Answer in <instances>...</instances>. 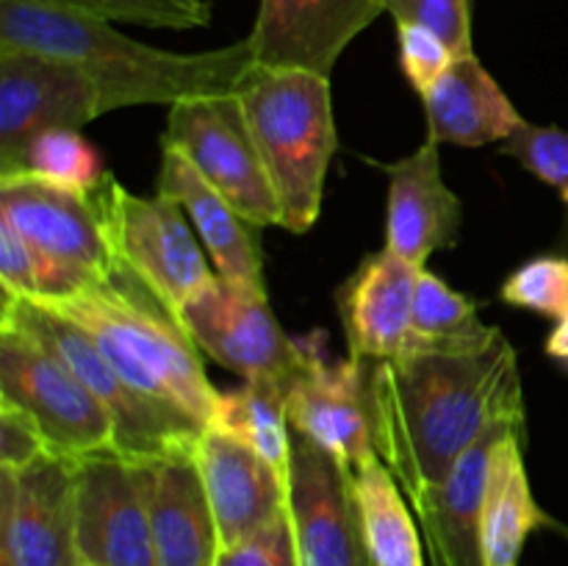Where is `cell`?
Here are the masks:
<instances>
[{"label": "cell", "instance_id": "obj_8", "mask_svg": "<svg viewBox=\"0 0 568 566\" xmlns=\"http://www.w3.org/2000/svg\"><path fill=\"white\" fill-rule=\"evenodd\" d=\"M0 403L31 416L59 458L116 449L114 422L103 403L55 355L11 331H0Z\"/></svg>", "mask_w": 568, "mask_h": 566}, {"label": "cell", "instance_id": "obj_21", "mask_svg": "<svg viewBox=\"0 0 568 566\" xmlns=\"http://www.w3.org/2000/svg\"><path fill=\"white\" fill-rule=\"evenodd\" d=\"M425 266H414L392 250L366 255L358 270L338 289V316L347 336L349 358H397L410 336L416 277Z\"/></svg>", "mask_w": 568, "mask_h": 566}, {"label": "cell", "instance_id": "obj_32", "mask_svg": "<svg viewBox=\"0 0 568 566\" xmlns=\"http://www.w3.org/2000/svg\"><path fill=\"white\" fill-rule=\"evenodd\" d=\"M386 11L394 22H416L430 28L453 48L455 55L475 53L469 0H388Z\"/></svg>", "mask_w": 568, "mask_h": 566}, {"label": "cell", "instance_id": "obj_35", "mask_svg": "<svg viewBox=\"0 0 568 566\" xmlns=\"http://www.w3.org/2000/svg\"><path fill=\"white\" fill-rule=\"evenodd\" d=\"M44 455H53L31 416L14 405L0 403V469H26Z\"/></svg>", "mask_w": 568, "mask_h": 566}, {"label": "cell", "instance_id": "obj_1", "mask_svg": "<svg viewBox=\"0 0 568 566\" xmlns=\"http://www.w3.org/2000/svg\"><path fill=\"white\" fill-rule=\"evenodd\" d=\"M516 408H525L519 364L503 331L477 347L403 350L369 364L372 444L408 499L442 483Z\"/></svg>", "mask_w": 568, "mask_h": 566}, {"label": "cell", "instance_id": "obj_24", "mask_svg": "<svg viewBox=\"0 0 568 566\" xmlns=\"http://www.w3.org/2000/svg\"><path fill=\"white\" fill-rule=\"evenodd\" d=\"M525 425L514 427L494 449L491 477L483 505V560L486 566H519L527 536L560 527L536 503L525 466Z\"/></svg>", "mask_w": 568, "mask_h": 566}, {"label": "cell", "instance_id": "obj_12", "mask_svg": "<svg viewBox=\"0 0 568 566\" xmlns=\"http://www.w3.org/2000/svg\"><path fill=\"white\" fill-rule=\"evenodd\" d=\"M75 544L87 566H159L136 461L116 449L75 461Z\"/></svg>", "mask_w": 568, "mask_h": 566}, {"label": "cell", "instance_id": "obj_19", "mask_svg": "<svg viewBox=\"0 0 568 566\" xmlns=\"http://www.w3.org/2000/svg\"><path fill=\"white\" fill-rule=\"evenodd\" d=\"M159 566H216L220 527L194 449L136 461Z\"/></svg>", "mask_w": 568, "mask_h": 566}, {"label": "cell", "instance_id": "obj_3", "mask_svg": "<svg viewBox=\"0 0 568 566\" xmlns=\"http://www.w3.org/2000/svg\"><path fill=\"white\" fill-rule=\"evenodd\" d=\"M48 305L81 325L131 386L175 405L197 425H211L220 392L211 386L197 347L131 272L120 266L109 281Z\"/></svg>", "mask_w": 568, "mask_h": 566}, {"label": "cell", "instance_id": "obj_15", "mask_svg": "<svg viewBox=\"0 0 568 566\" xmlns=\"http://www.w3.org/2000/svg\"><path fill=\"white\" fill-rule=\"evenodd\" d=\"M388 0H261L247 42L258 67L331 78L347 44L386 11Z\"/></svg>", "mask_w": 568, "mask_h": 566}, {"label": "cell", "instance_id": "obj_7", "mask_svg": "<svg viewBox=\"0 0 568 566\" xmlns=\"http://www.w3.org/2000/svg\"><path fill=\"white\" fill-rule=\"evenodd\" d=\"M116 264L131 272L166 311H178L203 292L216 272L200 250L186 211L170 194H131L114 175H105L94 192Z\"/></svg>", "mask_w": 568, "mask_h": 566}, {"label": "cell", "instance_id": "obj_33", "mask_svg": "<svg viewBox=\"0 0 568 566\" xmlns=\"http://www.w3.org/2000/svg\"><path fill=\"white\" fill-rule=\"evenodd\" d=\"M399 64L419 98H425L438 78L453 67L455 53L438 33L416 22H397Z\"/></svg>", "mask_w": 568, "mask_h": 566}, {"label": "cell", "instance_id": "obj_10", "mask_svg": "<svg viewBox=\"0 0 568 566\" xmlns=\"http://www.w3.org/2000/svg\"><path fill=\"white\" fill-rule=\"evenodd\" d=\"M178 322L194 347L244 381L292 383L308 366L311 338L283 333L266 292L220 275L178 311Z\"/></svg>", "mask_w": 568, "mask_h": 566}, {"label": "cell", "instance_id": "obj_2", "mask_svg": "<svg viewBox=\"0 0 568 566\" xmlns=\"http://www.w3.org/2000/svg\"><path fill=\"white\" fill-rule=\"evenodd\" d=\"M0 50H31L78 64L98 89L100 114L233 94L255 64L247 39L205 53H172L48 0H0Z\"/></svg>", "mask_w": 568, "mask_h": 566}, {"label": "cell", "instance_id": "obj_37", "mask_svg": "<svg viewBox=\"0 0 568 566\" xmlns=\"http://www.w3.org/2000/svg\"><path fill=\"white\" fill-rule=\"evenodd\" d=\"M544 353H547L555 364H560L568 372V316L566 320L555 322V327L549 331L547 342H544Z\"/></svg>", "mask_w": 568, "mask_h": 566}, {"label": "cell", "instance_id": "obj_17", "mask_svg": "<svg viewBox=\"0 0 568 566\" xmlns=\"http://www.w3.org/2000/svg\"><path fill=\"white\" fill-rule=\"evenodd\" d=\"M294 433L320 444L349 472L375 455L369 411V364L358 358L327 361L311 338L308 366L288 388Z\"/></svg>", "mask_w": 568, "mask_h": 566}, {"label": "cell", "instance_id": "obj_29", "mask_svg": "<svg viewBox=\"0 0 568 566\" xmlns=\"http://www.w3.org/2000/svg\"><path fill=\"white\" fill-rule=\"evenodd\" d=\"M503 303L514 309L532 311L547 320H566L568 316V259L558 253L536 255L525 261L519 270L510 272L499 286Z\"/></svg>", "mask_w": 568, "mask_h": 566}, {"label": "cell", "instance_id": "obj_4", "mask_svg": "<svg viewBox=\"0 0 568 566\" xmlns=\"http://www.w3.org/2000/svg\"><path fill=\"white\" fill-rule=\"evenodd\" d=\"M233 94L275 189L281 228L311 231L320 220L325 175L336 153L331 78L253 64Z\"/></svg>", "mask_w": 568, "mask_h": 566}, {"label": "cell", "instance_id": "obj_6", "mask_svg": "<svg viewBox=\"0 0 568 566\" xmlns=\"http://www.w3.org/2000/svg\"><path fill=\"white\" fill-rule=\"evenodd\" d=\"M0 222L37 259L39 300H67L120 270L94 194L33 175L0 178Z\"/></svg>", "mask_w": 568, "mask_h": 566}, {"label": "cell", "instance_id": "obj_25", "mask_svg": "<svg viewBox=\"0 0 568 566\" xmlns=\"http://www.w3.org/2000/svg\"><path fill=\"white\" fill-rule=\"evenodd\" d=\"M399 488L377 453L353 469L366 549L375 566H425V542Z\"/></svg>", "mask_w": 568, "mask_h": 566}, {"label": "cell", "instance_id": "obj_36", "mask_svg": "<svg viewBox=\"0 0 568 566\" xmlns=\"http://www.w3.org/2000/svg\"><path fill=\"white\" fill-rule=\"evenodd\" d=\"M0 283L11 297L39 300V266L28 244L0 222Z\"/></svg>", "mask_w": 568, "mask_h": 566}, {"label": "cell", "instance_id": "obj_23", "mask_svg": "<svg viewBox=\"0 0 568 566\" xmlns=\"http://www.w3.org/2000/svg\"><path fill=\"white\" fill-rule=\"evenodd\" d=\"M422 103L427 111V139L438 144L483 148L505 142L525 122L475 53L455 55L453 67Z\"/></svg>", "mask_w": 568, "mask_h": 566}, {"label": "cell", "instance_id": "obj_20", "mask_svg": "<svg viewBox=\"0 0 568 566\" xmlns=\"http://www.w3.org/2000/svg\"><path fill=\"white\" fill-rule=\"evenodd\" d=\"M194 461L214 508L222 549L264 530L288 511V483L239 438L205 427Z\"/></svg>", "mask_w": 568, "mask_h": 566}, {"label": "cell", "instance_id": "obj_18", "mask_svg": "<svg viewBox=\"0 0 568 566\" xmlns=\"http://www.w3.org/2000/svg\"><path fill=\"white\" fill-rule=\"evenodd\" d=\"M438 148L425 139L405 159L381 164L388 175L386 250L414 266H425L438 250L455 247L464 225V203L444 181Z\"/></svg>", "mask_w": 568, "mask_h": 566}, {"label": "cell", "instance_id": "obj_13", "mask_svg": "<svg viewBox=\"0 0 568 566\" xmlns=\"http://www.w3.org/2000/svg\"><path fill=\"white\" fill-rule=\"evenodd\" d=\"M0 566H81L75 544V461L44 455L0 469Z\"/></svg>", "mask_w": 568, "mask_h": 566}, {"label": "cell", "instance_id": "obj_26", "mask_svg": "<svg viewBox=\"0 0 568 566\" xmlns=\"http://www.w3.org/2000/svg\"><path fill=\"white\" fill-rule=\"evenodd\" d=\"M288 388L281 381H244L220 392L209 427L227 433L261 455L288 483L294 464V427L288 422Z\"/></svg>", "mask_w": 568, "mask_h": 566}, {"label": "cell", "instance_id": "obj_34", "mask_svg": "<svg viewBox=\"0 0 568 566\" xmlns=\"http://www.w3.org/2000/svg\"><path fill=\"white\" fill-rule=\"evenodd\" d=\"M216 566H300L288 511L264 530L253 533L233 547L220 549Z\"/></svg>", "mask_w": 568, "mask_h": 566}, {"label": "cell", "instance_id": "obj_9", "mask_svg": "<svg viewBox=\"0 0 568 566\" xmlns=\"http://www.w3.org/2000/svg\"><path fill=\"white\" fill-rule=\"evenodd\" d=\"M161 148L181 153L253 225H281V205L236 94L170 105Z\"/></svg>", "mask_w": 568, "mask_h": 566}, {"label": "cell", "instance_id": "obj_16", "mask_svg": "<svg viewBox=\"0 0 568 566\" xmlns=\"http://www.w3.org/2000/svg\"><path fill=\"white\" fill-rule=\"evenodd\" d=\"M525 425V408L508 411L486 427L436 486L410 497L430 566H486L483 560V505L491 477L494 449L514 427Z\"/></svg>", "mask_w": 568, "mask_h": 566}, {"label": "cell", "instance_id": "obj_5", "mask_svg": "<svg viewBox=\"0 0 568 566\" xmlns=\"http://www.w3.org/2000/svg\"><path fill=\"white\" fill-rule=\"evenodd\" d=\"M0 331L20 333L61 361L111 414L116 449L131 461L159 458L175 449L197 447L203 425L175 405L139 392L116 372L81 325L42 300L3 294Z\"/></svg>", "mask_w": 568, "mask_h": 566}, {"label": "cell", "instance_id": "obj_28", "mask_svg": "<svg viewBox=\"0 0 568 566\" xmlns=\"http://www.w3.org/2000/svg\"><path fill=\"white\" fill-rule=\"evenodd\" d=\"M17 175H33L72 192L94 194L109 172L103 170V159L92 142H87L78 131L59 128L33 139Z\"/></svg>", "mask_w": 568, "mask_h": 566}, {"label": "cell", "instance_id": "obj_31", "mask_svg": "<svg viewBox=\"0 0 568 566\" xmlns=\"http://www.w3.org/2000/svg\"><path fill=\"white\" fill-rule=\"evenodd\" d=\"M503 153L519 161L530 175L549 183L568 211V131L558 125L521 122L514 137L503 142Z\"/></svg>", "mask_w": 568, "mask_h": 566}, {"label": "cell", "instance_id": "obj_27", "mask_svg": "<svg viewBox=\"0 0 568 566\" xmlns=\"http://www.w3.org/2000/svg\"><path fill=\"white\" fill-rule=\"evenodd\" d=\"M499 327L486 325L477 303L455 292L447 281L419 270L410 311V336L405 350H466L488 342Z\"/></svg>", "mask_w": 568, "mask_h": 566}, {"label": "cell", "instance_id": "obj_38", "mask_svg": "<svg viewBox=\"0 0 568 566\" xmlns=\"http://www.w3.org/2000/svg\"><path fill=\"white\" fill-rule=\"evenodd\" d=\"M81 566H87V564H81Z\"/></svg>", "mask_w": 568, "mask_h": 566}, {"label": "cell", "instance_id": "obj_11", "mask_svg": "<svg viewBox=\"0 0 568 566\" xmlns=\"http://www.w3.org/2000/svg\"><path fill=\"white\" fill-rule=\"evenodd\" d=\"M100 117L98 89L78 64L31 50H0V178L22 170L37 137L78 131Z\"/></svg>", "mask_w": 568, "mask_h": 566}, {"label": "cell", "instance_id": "obj_22", "mask_svg": "<svg viewBox=\"0 0 568 566\" xmlns=\"http://www.w3.org/2000/svg\"><path fill=\"white\" fill-rule=\"evenodd\" d=\"M159 192L170 194L186 211L200 242L209 250V259L214 261L216 275L266 292L258 225L244 220L181 153L170 148H161Z\"/></svg>", "mask_w": 568, "mask_h": 566}, {"label": "cell", "instance_id": "obj_14", "mask_svg": "<svg viewBox=\"0 0 568 566\" xmlns=\"http://www.w3.org/2000/svg\"><path fill=\"white\" fill-rule=\"evenodd\" d=\"M288 519L300 566H375L366 549L353 472L294 433Z\"/></svg>", "mask_w": 568, "mask_h": 566}, {"label": "cell", "instance_id": "obj_30", "mask_svg": "<svg viewBox=\"0 0 568 566\" xmlns=\"http://www.w3.org/2000/svg\"><path fill=\"white\" fill-rule=\"evenodd\" d=\"M64 9L81 11L105 22H139L150 28H203L211 22V6L205 0H48Z\"/></svg>", "mask_w": 568, "mask_h": 566}]
</instances>
